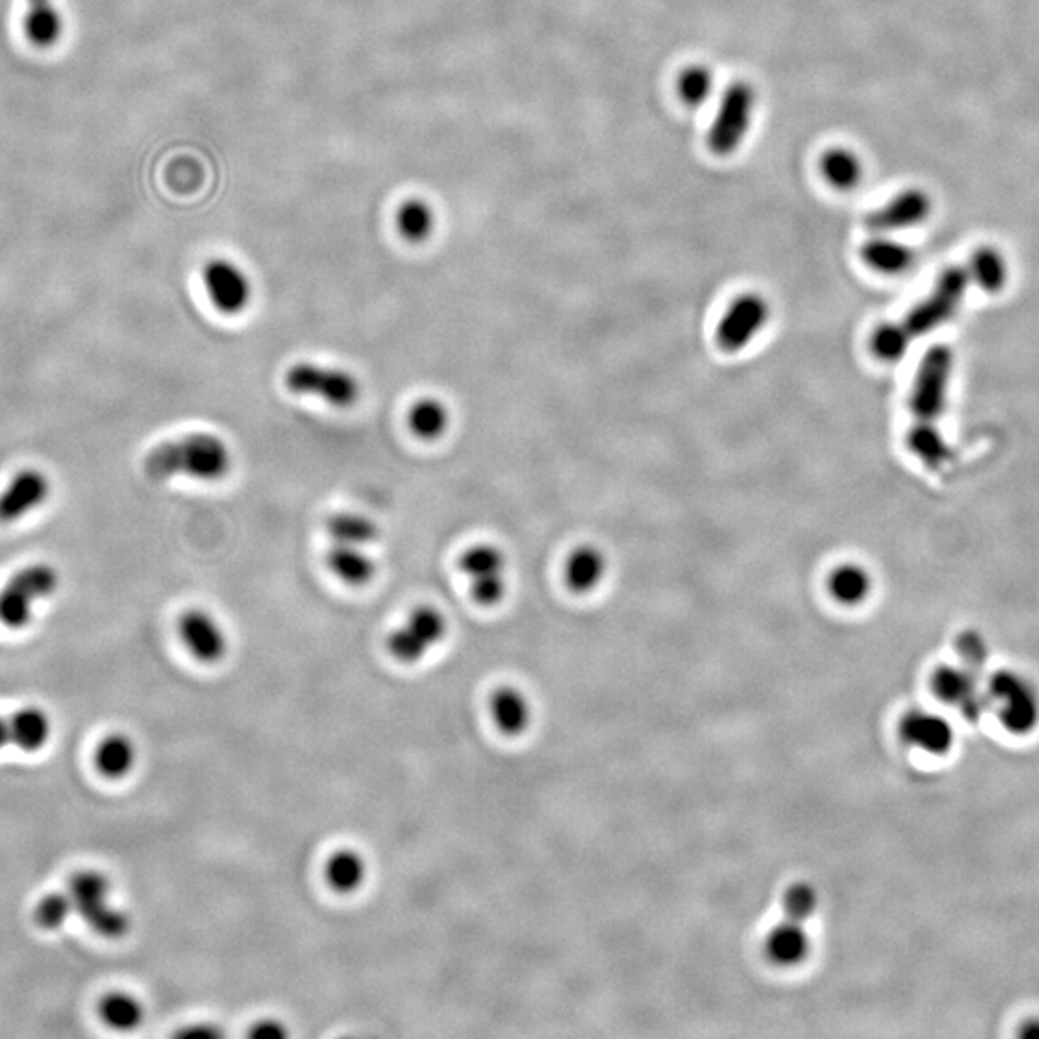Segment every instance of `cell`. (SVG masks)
<instances>
[{
	"mask_svg": "<svg viewBox=\"0 0 1039 1039\" xmlns=\"http://www.w3.org/2000/svg\"><path fill=\"white\" fill-rule=\"evenodd\" d=\"M232 462L234 457L222 437L209 432H193L156 445L146 454L145 472L158 482L178 475L201 482H220L229 474Z\"/></svg>",
	"mask_w": 1039,
	"mask_h": 1039,
	"instance_id": "cell-1",
	"label": "cell"
},
{
	"mask_svg": "<svg viewBox=\"0 0 1039 1039\" xmlns=\"http://www.w3.org/2000/svg\"><path fill=\"white\" fill-rule=\"evenodd\" d=\"M988 712L1005 732L1024 737L1039 725V689L1018 670H995L983 680Z\"/></svg>",
	"mask_w": 1039,
	"mask_h": 1039,
	"instance_id": "cell-2",
	"label": "cell"
},
{
	"mask_svg": "<svg viewBox=\"0 0 1039 1039\" xmlns=\"http://www.w3.org/2000/svg\"><path fill=\"white\" fill-rule=\"evenodd\" d=\"M953 366L955 356L947 345L930 346L924 353L909 393L912 426H937L949 399Z\"/></svg>",
	"mask_w": 1039,
	"mask_h": 1039,
	"instance_id": "cell-3",
	"label": "cell"
},
{
	"mask_svg": "<svg viewBox=\"0 0 1039 1039\" xmlns=\"http://www.w3.org/2000/svg\"><path fill=\"white\" fill-rule=\"evenodd\" d=\"M283 386L291 395L320 399L341 411L355 406L363 395V386L355 374L312 361L291 364L283 374Z\"/></svg>",
	"mask_w": 1039,
	"mask_h": 1039,
	"instance_id": "cell-4",
	"label": "cell"
},
{
	"mask_svg": "<svg viewBox=\"0 0 1039 1039\" xmlns=\"http://www.w3.org/2000/svg\"><path fill=\"white\" fill-rule=\"evenodd\" d=\"M970 287V275L967 267H949L943 270L934 290L920 300L919 305L907 312L901 323L909 338L914 339L930 335L932 331L942 328L957 315L965 295Z\"/></svg>",
	"mask_w": 1039,
	"mask_h": 1039,
	"instance_id": "cell-5",
	"label": "cell"
},
{
	"mask_svg": "<svg viewBox=\"0 0 1039 1039\" xmlns=\"http://www.w3.org/2000/svg\"><path fill=\"white\" fill-rule=\"evenodd\" d=\"M108 879L98 872H80L70 882V899L73 911L97 932L108 940H118L128 934L129 919L126 912L114 909L108 902Z\"/></svg>",
	"mask_w": 1039,
	"mask_h": 1039,
	"instance_id": "cell-6",
	"label": "cell"
},
{
	"mask_svg": "<svg viewBox=\"0 0 1039 1039\" xmlns=\"http://www.w3.org/2000/svg\"><path fill=\"white\" fill-rule=\"evenodd\" d=\"M449 631L445 614L432 604H420L387 639V651L401 664H416L444 644Z\"/></svg>",
	"mask_w": 1039,
	"mask_h": 1039,
	"instance_id": "cell-7",
	"label": "cell"
},
{
	"mask_svg": "<svg viewBox=\"0 0 1039 1039\" xmlns=\"http://www.w3.org/2000/svg\"><path fill=\"white\" fill-rule=\"evenodd\" d=\"M757 97L747 81H733L720 98L717 116L709 129L710 153L717 156H730L742 146L743 139L749 133L753 121V108Z\"/></svg>",
	"mask_w": 1039,
	"mask_h": 1039,
	"instance_id": "cell-8",
	"label": "cell"
},
{
	"mask_svg": "<svg viewBox=\"0 0 1039 1039\" xmlns=\"http://www.w3.org/2000/svg\"><path fill=\"white\" fill-rule=\"evenodd\" d=\"M772 318V308L765 295L747 291L733 298L715 330L717 345L724 353H742L765 331Z\"/></svg>",
	"mask_w": 1039,
	"mask_h": 1039,
	"instance_id": "cell-9",
	"label": "cell"
},
{
	"mask_svg": "<svg viewBox=\"0 0 1039 1039\" xmlns=\"http://www.w3.org/2000/svg\"><path fill=\"white\" fill-rule=\"evenodd\" d=\"M460 572L467 576L470 595L484 609L507 597V556L493 543H474L459 556Z\"/></svg>",
	"mask_w": 1039,
	"mask_h": 1039,
	"instance_id": "cell-10",
	"label": "cell"
},
{
	"mask_svg": "<svg viewBox=\"0 0 1039 1039\" xmlns=\"http://www.w3.org/2000/svg\"><path fill=\"white\" fill-rule=\"evenodd\" d=\"M58 576L49 565L27 566L0 591V622L10 629H22L32 621L33 603L55 593Z\"/></svg>",
	"mask_w": 1039,
	"mask_h": 1039,
	"instance_id": "cell-11",
	"label": "cell"
},
{
	"mask_svg": "<svg viewBox=\"0 0 1039 1039\" xmlns=\"http://www.w3.org/2000/svg\"><path fill=\"white\" fill-rule=\"evenodd\" d=\"M932 692L943 705L957 710L968 722H978L988 712L982 672L968 669L960 662L935 669Z\"/></svg>",
	"mask_w": 1039,
	"mask_h": 1039,
	"instance_id": "cell-12",
	"label": "cell"
},
{
	"mask_svg": "<svg viewBox=\"0 0 1039 1039\" xmlns=\"http://www.w3.org/2000/svg\"><path fill=\"white\" fill-rule=\"evenodd\" d=\"M202 282L212 307L220 315L239 316L250 307L252 283L243 268L232 260L212 258L202 270Z\"/></svg>",
	"mask_w": 1039,
	"mask_h": 1039,
	"instance_id": "cell-13",
	"label": "cell"
},
{
	"mask_svg": "<svg viewBox=\"0 0 1039 1039\" xmlns=\"http://www.w3.org/2000/svg\"><path fill=\"white\" fill-rule=\"evenodd\" d=\"M899 735L909 747L932 757L947 755L957 740L949 718L930 709L909 710L899 722Z\"/></svg>",
	"mask_w": 1039,
	"mask_h": 1039,
	"instance_id": "cell-14",
	"label": "cell"
},
{
	"mask_svg": "<svg viewBox=\"0 0 1039 1039\" xmlns=\"http://www.w3.org/2000/svg\"><path fill=\"white\" fill-rule=\"evenodd\" d=\"M179 637L193 659L202 664H216L227 653V636L220 622L201 609H191L179 616Z\"/></svg>",
	"mask_w": 1039,
	"mask_h": 1039,
	"instance_id": "cell-15",
	"label": "cell"
},
{
	"mask_svg": "<svg viewBox=\"0 0 1039 1039\" xmlns=\"http://www.w3.org/2000/svg\"><path fill=\"white\" fill-rule=\"evenodd\" d=\"M932 214V199L922 189H905L892 201L872 210L866 216V227L876 234L902 232L926 222Z\"/></svg>",
	"mask_w": 1039,
	"mask_h": 1039,
	"instance_id": "cell-16",
	"label": "cell"
},
{
	"mask_svg": "<svg viewBox=\"0 0 1039 1039\" xmlns=\"http://www.w3.org/2000/svg\"><path fill=\"white\" fill-rule=\"evenodd\" d=\"M49 477L39 470H24L0 493V524H12L40 507L49 497Z\"/></svg>",
	"mask_w": 1039,
	"mask_h": 1039,
	"instance_id": "cell-17",
	"label": "cell"
},
{
	"mask_svg": "<svg viewBox=\"0 0 1039 1039\" xmlns=\"http://www.w3.org/2000/svg\"><path fill=\"white\" fill-rule=\"evenodd\" d=\"M609 570V558L603 548L580 545L566 556L563 580L576 595H588L603 583Z\"/></svg>",
	"mask_w": 1039,
	"mask_h": 1039,
	"instance_id": "cell-18",
	"label": "cell"
},
{
	"mask_svg": "<svg viewBox=\"0 0 1039 1039\" xmlns=\"http://www.w3.org/2000/svg\"><path fill=\"white\" fill-rule=\"evenodd\" d=\"M489 715L493 724L503 735L518 737L532 724V702L524 692L512 685H503L489 697Z\"/></svg>",
	"mask_w": 1039,
	"mask_h": 1039,
	"instance_id": "cell-19",
	"label": "cell"
},
{
	"mask_svg": "<svg viewBox=\"0 0 1039 1039\" xmlns=\"http://www.w3.org/2000/svg\"><path fill=\"white\" fill-rule=\"evenodd\" d=\"M765 951L778 967H798L805 963L811 955V935L805 922L788 919L774 926L766 935Z\"/></svg>",
	"mask_w": 1039,
	"mask_h": 1039,
	"instance_id": "cell-20",
	"label": "cell"
},
{
	"mask_svg": "<svg viewBox=\"0 0 1039 1039\" xmlns=\"http://www.w3.org/2000/svg\"><path fill=\"white\" fill-rule=\"evenodd\" d=\"M368 547H356V545H343V543H330V548L326 553V565L330 572L351 588H364L368 586L378 565L371 558Z\"/></svg>",
	"mask_w": 1039,
	"mask_h": 1039,
	"instance_id": "cell-21",
	"label": "cell"
},
{
	"mask_svg": "<svg viewBox=\"0 0 1039 1039\" xmlns=\"http://www.w3.org/2000/svg\"><path fill=\"white\" fill-rule=\"evenodd\" d=\"M826 586L836 603L843 606H859L871 599L874 580L866 566L859 563H843L828 574Z\"/></svg>",
	"mask_w": 1039,
	"mask_h": 1039,
	"instance_id": "cell-22",
	"label": "cell"
},
{
	"mask_svg": "<svg viewBox=\"0 0 1039 1039\" xmlns=\"http://www.w3.org/2000/svg\"><path fill=\"white\" fill-rule=\"evenodd\" d=\"M323 878L335 894H356L368 878V864L355 849H338L326 861Z\"/></svg>",
	"mask_w": 1039,
	"mask_h": 1039,
	"instance_id": "cell-23",
	"label": "cell"
},
{
	"mask_svg": "<svg viewBox=\"0 0 1039 1039\" xmlns=\"http://www.w3.org/2000/svg\"><path fill=\"white\" fill-rule=\"evenodd\" d=\"M861 257L864 264L878 274L901 275L911 270L917 252L889 237H872L862 245Z\"/></svg>",
	"mask_w": 1039,
	"mask_h": 1039,
	"instance_id": "cell-24",
	"label": "cell"
},
{
	"mask_svg": "<svg viewBox=\"0 0 1039 1039\" xmlns=\"http://www.w3.org/2000/svg\"><path fill=\"white\" fill-rule=\"evenodd\" d=\"M967 272L970 275V283H975L978 290H982L988 295H997L1005 290L1008 282L1007 258L1000 249L983 245L972 252V257L968 260Z\"/></svg>",
	"mask_w": 1039,
	"mask_h": 1039,
	"instance_id": "cell-25",
	"label": "cell"
},
{
	"mask_svg": "<svg viewBox=\"0 0 1039 1039\" xmlns=\"http://www.w3.org/2000/svg\"><path fill=\"white\" fill-rule=\"evenodd\" d=\"M451 412L437 397H422L414 401L406 414V426L420 441H437L447 434Z\"/></svg>",
	"mask_w": 1039,
	"mask_h": 1039,
	"instance_id": "cell-26",
	"label": "cell"
},
{
	"mask_svg": "<svg viewBox=\"0 0 1039 1039\" xmlns=\"http://www.w3.org/2000/svg\"><path fill=\"white\" fill-rule=\"evenodd\" d=\"M24 29L27 39L37 49H49L57 45L64 32L62 17L58 14L52 0H27Z\"/></svg>",
	"mask_w": 1039,
	"mask_h": 1039,
	"instance_id": "cell-27",
	"label": "cell"
},
{
	"mask_svg": "<svg viewBox=\"0 0 1039 1039\" xmlns=\"http://www.w3.org/2000/svg\"><path fill=\"white\" fill-rule=\"evenodd\" d=\"M326 532L331 543L370 547L379 538V528L370 516L361 512H335L326 522Z\"/></svg>",
	"mask_w": 1039,
	"mask_h": 1039,
	"instance_id": "cell-28",
	"label": "cell"
},
{
	"mask_svg": "<svg viewBox=\"0 0 1039 1039\" xmlns=\"http://www.w3.org/2000/svg\"><path fill=\"white\" fill-rule=\"evenodd\" d=\"M907 447L912 457H917L930 470H942L953 457L940 426H911L907 434Z\"/></svg>",
	"mask_w": 1039,
	"mask_h": 1039,
	"instance_id": "cell-29",
	"label": "cell"
},
{
	"mask_svg": "<svg viewBox=\"0 0 1039 1039\" xmlns=\"http://www.w3.org/2000/svg\"><path fill=\"white\" fill-rule=\"evenodd\" d=\"M10 740L22 751H39L49 742V717L39 709H24L16 712L9 722Z\"/></svg>",
	"mask_w": 1039,
	"mask_h": 1039,
	"instance_id": "cell-30",
	"label": "cell"
},
{
	"mask_svg": "<svg viewBox=\"0 0 1039 1039\" xmlns=\"http://www.w3.org/2000/svg\"><path fill=\"white\" fill-rule=\"evenodd\" d=\"M395 226L404 241L424 243L429 235L434 234L436 216L427 202L422 199H409L397 210Z\"/></svg>",
	"mask_w": 1039,
	"mask_h": 1039,
	"instance_id": "cell-31",
	"label": "cell"
},
{
	"mask_svg": "<svg viewBox=\"0 0 1039 1039\" xmlns=\"http://www.w3.org/2000/svg\"><path fill=\"white\" fill-rule=\"evenodd\" d=\"M822 174L836 189H853L862 178L861 161L847 149H831L822 156Z\"/></svg>",
	"mask_w": 1039,
	"mask_h": 1039,
	"instance_id": "cell-32",
	"label": "cell"
},
{
	"mask_svg": "<svg viewBox=\"0 0 1039 1039\" xmlns=\"http://www.w3.org/2000/svg\"><path fill=\"white\" fill-rule=\"evenodd\" d=\"M135 765V747L126 735H113L101 743L97 751V766L106 778H123Z\"/></svg>",
	"mask_w": 1039,
	"mask_h": 1039,
	"instance_id": "cell-33",
	"label": "cell"
},
{
	"mask_svg": "<svg viewBox=\"0 0 1039 1039\" xmlns=\"http://www.w3.org/2000/svg\"><path fill=\"white\" fill-rule=\"evenodd\" d=\"M911 345L912 339L901 323H882L872 331L871 351L879 363H899Z\"/></svg>",
	"mask_w": 1039,
	"mask_h": 1039,
	"instance_id": "cell-34",
	"label": "cell"
},
{
	"mask_svg": "<svg viewBox=\"0 0 1039 1039\" xmlns=\"http://www.w3.org/2000/svg\"><path fill=\"white\" fill-rule=\"evenodd\" d=\"M101 1016L114 1030H133L143 1023V1005L126 993H113L101 1003Z\"/></svg>",
	"mask_w": 1039,
	"mask_h": 1039,
	"instance_id": "cell-35",
	"label": "cell"
},
{
	"mask_svg": "<svg viewBox=\"0 0 1039 1039\" xmlns=\"http://www.w3.org/2000/svg\"><path fill=\"white\" fill-rule=\"evenodd\" d=\"M715 87V78L705 66H692L682 72L677 80V93L687 106H701L707 103Z\"/></svg>",
	"mask_w": 1039,
	"mask_h": 1039,
	"instance_id": "cell-36",
	"label": "cell"
},
{
	"mask_svg": "<svg viewBox=\"0 0 1039 1039\" xmlns=\"http://www.w3.org/2000/svg\"><path fill=\"white\" fill-rule=\"evenodd\" d=\"M783 911L788 919L806 922L818 911V892L806 882H798L783 894Z\"/></svg>",
	"mask_w": 1039,
	"mask_h": 1039,
	"instance_id": "cell-37",
	"label": "cell"
},
{
	"mask_svg": "<svg viewBox=\"0 0 1039 1039\" xmlns=\"http://www.w3.org/2000/svg\"><path fill=\"white\" fill-rule=\"evenodd\" d=\"M955 651H957L960 664H965V666L976 670V672H983L988 659H990L988 641L976 629H967V631L959 634V637L955 639Z\"/></svg>",
	"mask_w": 1039,
	"mask_h": 1039,
	"instance_id": "cell-38",
	"label": "cell"
},
{
	"mask_svg": "<svg viewBox=\"0 0 1039 1039\" xmlns=\"http://www.w3.org/2000/svg\"><path fill=\"white\" fill-rule=\"evenodd\" d=\"M73 911L72 899L70 895L52 894L47 895L35 909V920L40 928L45 930H57L62 926L70 912Z\"/></svg>",
	"mask_w": 1039,
	"mask_h": 1039,
	"instance_id": "cell-39",
	"label": "cell"
},
{
	"mask_svg": "<svg viewBox=\"0 0 1039 1039\" xmlns=\"http://www.w3.org/2000/svg\"><path fill=\"white\" fill-rule=\"evenodd\" d=\"M287 1034L290 1031L285 1028V1024L274 1020V1018L258 1020V1023L252 1024L249 1031L250 1038L255 1039H283L287 1038Z\"/></svg>",
	"mask_w": 1039,
	"mask_h": 1039,
	"instance_id": "cell-40",
	"label": "cell"
},
{
	"mask_svg": "<svg viewBox=\"0 0 1039 1039\" xmlns=\"http://www.w3.org/2000/svg\"><path fill=\"white\" fill-rule=\"evenodd\" d=\"M1018 1034L1023 1038H1039V1018H1031L1028 1023H1024Z\"/></svg>",
	"mask_w": 1039,
	"mask_h": 1039,
	"instance_id": "cell-41",
	"label": "cell"
},
{
	"mask_svg": "<svg viewBox=\"0 0 1039 1039\" xmlns=\"http://www.w3.org/2000/svg\"><path fill=\"white\" fill-rule=\"evenodd\" d=\"M9 742H10L9 722H4V720L0 718V749H2V747H4V745H7V743Z\"/></svg>",
	"mask_w": 1039,
	"mask_h": 1039,
	"instance_id": "cell-42",
	"label": "cell"
},
{
	"mask_svg": "<svg viewBox=\"0 0 1039 1039\" xmlns=\"http://www.w3.org/2000/svg\"><path fill=\"white\" fill-rule=\"evenodd\" d=\"M184 1036H219L214 1028H194V1030L184 1031Z\"/></svg>",
	"mask_w": 1039,
	"mask_h": 1039,
	"instance_id": "cell-43",
	"label": "cell"
}]
</instances>
